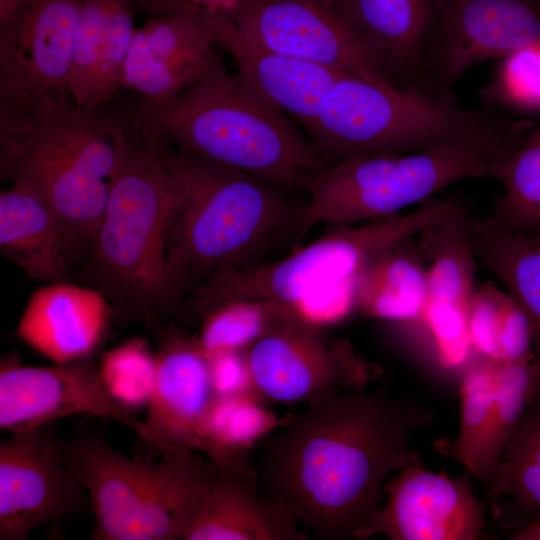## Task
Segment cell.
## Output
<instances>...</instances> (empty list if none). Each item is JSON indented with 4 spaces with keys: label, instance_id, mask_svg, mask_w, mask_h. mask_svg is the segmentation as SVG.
I'll return each instance as SVG.
<instances>
[{
    "label": "cell",
    "instance_id": "603a6c76",
    "mask_svg": "<svg viewBox=\"0 0 540 540\" xmlns=\"http://www.w3.org/2000/svg\"><path fill=\"white\" fill-rule=\"evenodd\" d=\"M441 0H343L394 83L419 87Z\"/></svg>",
    "mask_w": 540,
    "mask_h": 540
},
{
    "label": "cell",
    "instance_id": "e575fe53",
    "mask_svg": "<svg viewBox=\"0 0 540 540\" xmlns=\"http://www.w3.org/2000/svg\"><path fill=\"white\" fill-rule=\"evenodd\" d=\"M108 0H85L74 41L68 91L74 103L90 110L101 58Z\"/></svg>",
    "mask_w": 540,
    "mask_h": 540
},
{
    "label": "cell",
    "instance_id": "d6a6232c",
    "mask_svg": "<svg viewBox=\"0 0 540 540\" xmlns=\"http://www.w3.org/2000/svg\"><path fill=\"white\" fill-rule=\"evenodd\" d=\"M197 80L159 60L151 52L140 28H137L123 67L121 88L142 96L145 108L158 110L170 105Z\"/></svg>",
    "mask_w": 540,
    "mask_h": 540
},
{
    "label": "cell",
    "instance_id": "d6986e66",
    "mask_svg": "<svg viewBox=\"0 0 540 540\" xmlns=\"http://www.w3.org/2000/svg\"><path fill=\"white\" fill-rule=\"evenodd\" d=\"M193 16L216 44L235 60L238 72L251 87L307 130L341 71L315 65L266 48L244 36L223 16L207 14L193 5Z\"/></svg>",
    "mask_w": 540,
    "mask_h": 540
},
{
    "label": "cell",
    "instance_id": "d590c367",
    "mask_svg": "<svg viewBox=\"0 0 540 540\" xmlns=\"http://www.w3.org/2000/svg\"><path fill=\"white\" fill-rule=\"evenodd\" d=\"M135 0H108L100 64L90 110L100 109L121 88L135 32Z\"/></svg>",
    "mask_w": 540,
    "mask_h": 540
},
{
    "label": "cell",
    "instance_id": "1f68e13d",
    "mask_svg": "<svg viewBox=\"0 0 540 540\" xmlns=\"http://www.w3.org/2000/svg\"><path fill=\"white\" fill-rule=\"evenodd\" d=\"M540 393V363L495 360L492 451L501 453L527 407Z\"/></svg>",
    "mask_w": 540,
    "mask_h": 540
},
{
    "label": "cell",
    "instance_id": "4fadbf2b",
    "mask_svg": "<svg viewBox=\"0 0 540 540\" xmlns=\"http://www.w3.org/2000/svg\"><path fill=\"white\" fill-rule=\"evenodd\" d=\"M72 416L112 420L140 438L143 421L106 388L92 356L51 366L23 365L13 356L0 365V427L10 433L43 428Z\"/></svg>",
    "mask_w": 540,
    "mask_h": 540
},
{
    "label": "cell",
    "instance_id": "7402d4cb",
    "mask_svg": "<svg viewBox=\"0 0 540 540\" xmlns=\"http://www.w3.org/2000/svg\"><path fill=\"white\" fill-rule=\"evenodd\" d=\"M0 250L28 277L65 282L76 251L64 225L40 199L10 186L0 193Z\"/></svg>",
    "mask_w": 540,
    "mask_h": 540
},
{
    "label": "cell",
    "instance_id": "cb8c5ba5",
    "mask_svg": "<svg viewBox=\"0 0 540 540\" xmlns=\"http://www.w3.org/2000/svg\"><path fill=\"white\" fill-rule=\"evenodd\" d=\"M469 227L476 257L525 313L540 363V231L511 229L488 217H470Z\"/></svg>",
    "mask_w": 540,
    "mask_h": 540
},
{
    "label": "cell",
    "instance_id": "4316f807",
    "mask_svg": "<svg viewBox=\"0 0 540 540\" xmlns=\"http://www.w3.org/2000/svg\"><path fill=\"white\" fill-rule=\"evenodd\" d=\"M284 419L251 395L216 398L200 427L197 451L219 467L255 479L254 449Z\"/></svg>",
    "mask_w": 540,
    "mask_h": 540
},
{
    "label": "cell",
    "instance_id": "7a4b0ae2",
    "mask_svg": "<svg viewBox=\"0 0 540 540\" xmlns=\"http://www.w3.org/2000/svg\"><path fill=\"white\" fill-rule=\"evenodd\" d=\"M182 194L165 138L139 110L121 118L106 207L78 275L104 294L120 318L156 334L179 319L167 284L166 258Z\"/></svg>",
    "mask_w": 540,
    "mask_h": 540
},
{
    "label": "cell",
    "instance_id": "836d02e7",
    "mask_svg": "<svg viewBox=\"0 0 540 540\" xmlns=\"http://www.w3.org/2000/svg\"><path fill=\"white\" fill-rule=\"evenodd\" d=\"M484 94L492 108L497 106L540 119V45L527 46L500 58Z\"/></svg>",
    "mask_w": 540,
    "mask_h": 540
},
{
    "label": "cell",
    "instance_id": "8992f818",
    "mask_svg": "<svg viewBox=\"0 0 540 540\" xmlns=\"http://www.w3.org/2000/svg\"><path fill=\"white\" fill-rule=\"evenodd\" d=\"M528 127L508 117L423 151L334 163L305 187L302 235L321 222L344 225L400 213L461 180H499Z\"/></svg>",
    "mask_w": 540,
    "mask_h": 540
},
{
    "label": "cell",
    "instance_id": "2e32d148",
    "mask_svg": "<svg viewBox=\"0 0 540 540\" xmlns=\"http://www.w3.org/2000/svg\"><path fill=\"white\" fill-rule=\"evenodd\" d=\"M85 0H28L0 26V90L25 97H71L67 81Z\"/></svg>",
    "mask_w": 540,
    "mask_h": 540
},
{
    "label": "cell",
    "instance_id": "ab89813d",
    "mask_svg": "<svg viewBox=\"0 0 540 540\" xmlns=\"http://www.w3.org/2000/svg\"><path fill=\"white\" fill-rule=\"evenodd\" d=\"M513 540H540V511L510 536Z\"/></svg>",
    "mask_w": 540,
    "mask_h": 540
},
{
    "label": "cell",
    "instance_id": "8fae6325",
    "mask_svg": "<svg viewBox=\"0 0 540 540\" xmlns=\"http://www.w3.org/2000/svg\"><path fill=\"white\" fill-rule=\"evenodd\" d=\"M227 18L244 36L273 51L396 85L343 0H253Z\"/></svg>",
    "mask_w": 540,
    "mask_h": 540
},
{
    "label": "cell",
    "instance_id": "8d00e7d4",
    "mask_svg": "<svg viewBox=\"0 0 540 540\" xmlns=\"http://www.w3.org/2000/svg\"><path fill=\"white\" fill-rule=\"evenodd\" d=\"M510 295L487 283L475 290L468 313L471 347L485 358L498 360V336Z\"/></svg>",
    "mask_w": 540,
    "mask_h": 540
},
{
    "label": "cell",
    "instance_id": "e0dca14e",
    "mask_svg": "<svg viewBox=\"0 0 540 540\" xmlns=\"http://www.w3.org/2000/svg\"><path fill=\"white\" fill-rule=\"evenodd\" d=\"M157 336L156 379L141 439L158 453L170 448L197 452L200 427L216 399L210 357L173 321Z\"/></svg>",
    "mask_w": 540,
    "mask_h": 540
},
{
    "label": "cell",
    "instance_id": "9c48e42d",
    "mask_svg": "<svg viewBox=\"0 0 540 540\" xmlns=\"http://www.w3.org/2000/svg\"><path fill=\"white\" fill-rule=\"evenodd\" d=\"M465 206L463 198H429L415 211L332 231L289 256L252 268L228 270L188 294L186 320L236 301L275 300L295 306L346 281L390 247L418 236Z\"/></svg>",
    "mask_w": 540,
    "mask_h": 540
},
{
    "label": "cell",
    "instance_id": "74e56055",
    "mask_svg": "<svg viewBox=\"0 0 540 540\" xmlns=\"http://www.w3.org/2000/svg\"><path fill=\"white\" fill-rule=\"evenodd\" d=\"M210 372L216 398L251 395V382L243 350L210 356Z\"/></svg>",
    "mask_w": 540,
    "mask_h": 540
},
{
    "label": "cell",
    "instance_id": "f1b7e54d",
    "mask_svg": "<svg viewBox=\"0 0 540 540\" xmlns=\"http://www.w3.org/2000/svg\"><path fill=\"white\" fill-rule=\"evenodd\" d=\"M499 181L503 190L487 217L511 229L540 231V119L508 160Z\"/></svg>",
    "mask_w": 540,
    "mask_h": 540
},
{
    "label": "cell",
    "instance_id": "9a60e30c",
    "mask_svg": "<svg viewBox=\"0 0 540 540\" xmlns=\"http://www.w3.org/2000/svg\"><path fill=\"white\" fill-rule=\"evenodd\" d=\"M384 492V504L367 517L355 539L474 540L484 534V508L466 476L452 478L411 464L387 479Z\"/></svg>",
    "mask_w": 540,
    "mask_h": 540
},
{
    "label": "cell",
    "instance_id": "7c38bea8",
    "mask_svg": "<svg viewBox=\"0 0 540 540\" xmlns=\"http://www.w3.org/2000/svg\"><path fill=\"white\" fill-rule=\"evenodd\" d=\"M540 45V0H441L419 88L450 98L472 68Z\"/></svg>",
    "mask_w": 540,
    "mask_h": 540
},
{
    "label": "cell",
    "instance_id": "6da1fadb",
    "mask_svg": "<svg viewBox=\"0 0 540 540\" xmlns=\"http://www.w3.org/2000/svg\"><path fill=\"white\" fill-rule=\"evenodd\" d=\"M432 410L382 388H349L306 405L256 445V483L305 532L355 539L385 498L392 472L422 464L411 448Z\"/></svg>",
    "mask_w": 540,
    "mask_h": 540
},
{
    "label": "cell",
    "instance_id": "277c9868",
    "mask_svg": "<svg viewBox=\"0 0 540 540\" xmlns=\"http://www.w3.org/2000/svg\"><path fill=\"white\" fill-rule=\"evenodd\" d=\"M182 199L167 243L166 278L183 319L190 292L215 275L252 268L288 240H299L303 205L240 170L168 147Z\"/></svg>",
    "mask_w": 540,
    "mask_h": 540
},
{
    "label": "cell",
    "instance_id": "d4e9b609",
    "mask_svg": "<svg viewBox=\"0 0 540 540\" xmlns=\"http://www.w3.org/2000/svg\"><path fill=\"white\" fill-rule=\"evenodd\" d=\"M424 260L412 238L378 255L360 275L356 310L363 316L387 321L423 319L428 300Z\"/></svg>",
    "mask_w": 540,
    "mask_h": 540
},
{
    "label": "cell",
    "instance_id": "83f0119b",
    "mask_svg": "<svg viewBox=\"0 0 540 540\" xmlns=\"http://www.w3.org/2000/svg\"><path fill=\"white\" fill-rule=\"evenodd\" d=\"M487 488L489 499H509L520 516L540 511V393L511 433Z\"/></svg>",
    "mask_w": 540,
    "mask_h": 540
},
{
    "label": "cell",
    "instance_id": "30bf717a",
    "mask_svg": "<svg viewBox=\"0 0 540 540\" xmlns=\"http://www.w3.org/2000/svg\"><path fill=\"white\" fill-rule=\"evenodd\" d=\"M323 327L295 314L243 349L258 401L309 404L349 388H368L381 367L347 341L332 340Z\"/></svg>",
    "mask_w": 540,
    "mask_h": 540
},
{
    "label": "cell",
    "instance_id": "ffe728a7",
    "mask_svg": "<svg viewBox=\"0 0 540 540\" xmlns=\"http://www.w3.org/2000/svg\"><path fill=\"white\" fill-rule=\"evenodd\" d=\"M113 313L108 299L91 286L48 283L29 298L17 336L53 363L92 356Z\"/></svg>",
    "mask_w": 540,
    "mask_h": 540
},
{
    "label": "cell",
    "instance_id": "484cf974",
    "mask_svg": "<svg viewBox=\"0 0 540 540\" xmlns=\"http://www.w3.org/2000/svg\"><path fill=\"white\" fill-rule=\"evenodd\" d=\"M495 360L468 366L460 380V427L456 437L437 439L433 448L460 463L485 486L493 481L499 461L492 451Z\"/></svg>",
    "mask_w": 540,
    "mask_h": 540
},
{
    "label": "cell",
    "instance_id": "f546056e",
    "mask_svg": "<svg viewBox=\"0 0 540 540\" xmlns=\"http://www.w3.org/2000/svg\"><path fill=\"white\" fill-rule=\"evenodd\" d=\"M295 314L298 313L292 305L275 300L231 302L199 321V334L195 339L209 357L224 351L243 350Z\"/></svg>",
    "mask_w": 540,
    "mask_h": 540
},
{
    "label": "cell",
    "instance_id": "5b68a950",
    "mask_svg": "<svg viewBox=\"0 0 540 540\" xmlns=\"http://www.w3.org/2000/svg\"><path fill=\"white\" fill-rule=\"evenodd\" d=\"M139 110L179 153L240 170L285 193L305 192L313 176L334 164L219 54L170 105Z\"/></svg>",
    "mask_w": 540,
    "mask_h": 540
},
{
    "label": "cell",
    "instance_id": "f35d334b",
    "mask_svg": "<svg viewBox=\"0 0 540 540\" xmlns=\"http://www.w3.org/2000/svg\"><path fill=\"white\" fill-rule=\"evenodd\" d=\"M201 11L223 17H230L237 9L253 0H190Z\"/></svg>",
    "mask_w": 540,
    "mask_h": 540
},
{
    "label": "cell",
    "instance_id": "44dd1931",
    "mask_svg": "<svg viewBox=\"0 0 540 540\" xmlns=\"http://www.w3.org/2000/svg\"><path fill=\"white\" fill-rule=\"evenodd\" d=\"M307 538V532L263 495L254 478L213 463L201 506L182 540Z\"/></svg>",
    "mask_w": 540,
    "mask_h": 540
},
{
    "label": "cell",
    "instance_id": "4dcf8cb0",
    "mask_svg": "<svg viewBox=\"0 0 540 540\" xmlns=\"http://www.w3.org/2000/svg\"><path fill=\"white\" fill-rule=\"evenodd\" d=\"M110 394L134 411L148 406L156 379V354L142 339H131L104 353L98 364Z\"/></svg>",
    "mask_w": 540,
    "mask_h": 540
},
{
    "label": "cell",
    "instance_id": "ba28073f",
    "mask_svg": "<svg viewBox=\"0 0 540 540\" xmlns=\"http://www.w3.org/2000/svg\"><path fill=\"white\" fill-rule=\"evenodd\" d=\"M508 117L466 109L419 87L376 83L353 74L332 86L306 130L333 163L419 152L494 127Z\"/></svg>",
    "mask_w": 540,
    "mask_h": 540
},
{
    "label": "cell",
    "instance_id": "5bb4252c",
    "mask_svg": "<svg viewBox=\"0 0 540 540\" xmlns=\"http://www.w3.org/2000/svg\"><path fill=\"white\" fill-rule=\"evenodd\" d=\"M90 509L87 491L44 427L0 442V540H26L35 530Z\"/></svg>",
    "mask_w": 540,
    "mask_h": 540
},
{
    "label": "cell",
    "instance_id": "52a82bcc",
    "mask_svg": "<svg viewBox=\"0 0 540 540\" xmlns=\"http://www.w3.org/2000/svg\"><path fill=\"white\" fill-rule=\"evenodd\" d=\"M53 438L87 491L91 539H183L207 491L212 462L190 448L162 450L156 462L133 458L89 423L67 438Z\"/></svg>",
    "mask_w": 540,
    "mask_h": 540
},
{
    "label": "cell",
    "instance_id": "3957f363",
    "mask_svg": "<svg viewBox=\"0 0 540 540\" xmlns=\"http://www.w3.org/2000/svg\"><path fill=\"white\" fill-rule=\"evenodd\" d=\"M120 122L71 97L0 90L2 179L45 203L87 258L109 195Z\"/></svg>",
    "mask_w": 540,
    "mask_h": 540
},
{
    "label": "cell",
    "instance_id": "ac0fdd59",
    "mask_svg": "<svg viewBox=\"0 0 540 540\" xmlns=\"http://www.w3.org/2000/svg\"><path fill=\"white\" fill-rule=\"evenodd\" d=\"M467 206L419 234L429 261L428 300L423 320L435 339L441 364H463L471 348L468 313L474 293L476 255Z\"/></svg>",
    "mask_w": 540,
    "mask_h": 540
}]
</instances>
